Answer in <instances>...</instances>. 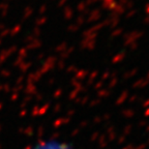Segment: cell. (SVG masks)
<instances>
[{
    "instance_id": "obj_1",
    "label": "cell",
    "mask_w": 149,
    "mask_h": 149,
    "mask_svg": "<svg viewBox=\"0 0 149 149\" xmlns=\"http://www.w3.org/2000/svg\"><path fill=\"white\" fill-rule=\"evenodd\" d=\"M32 149H72V146L60 139H48L37 143Z\"/></svg>"
}]
</instances>
